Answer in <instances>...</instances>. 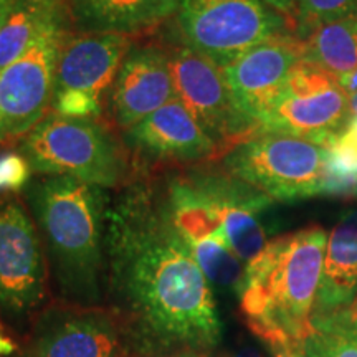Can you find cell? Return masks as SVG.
Segmentation results:
<instances>
[{"label":"cell","instance_id":"5b68a950","mask_svg":"<svg viewBox=\"0 0 357 357\" xmlns=\"http://www.w3.org/2000/svg\"><path fill=\"white\" fill-rule=\"evenodd\" d=\"M222 167L273 202L323 195L326 149L300 137L257 132L222 155Z\"/></svg>","mask_w":357,"mask_h":357},{"label":"cell","instance_id":"d6a6232c","mask_svg":"<svg viewBox=\"0 0 357 357\" xmlns=\"http://www.w3.org/2000/svg\"><path fill=\"white\" fill-rule=\"evenodd\" d=\"M342 314H344L346 318H349V319H354V321H357V310H346L344 312H342Z\"/></svg>","mask_w":357,"mask_h":357},{"label":"cell","instance_id":"1f68e13d","mask_svg":"<svg viewBox=\"0 0 357 357\" xmlns=\"http://www.w3.org/2000/svg\"><path fill=\"white\" fill-rule=\"evenodd\" d=\"M231 357H261L260 354L255 349H252V347H247V349H242L240 352H236L235 356Z\"/></svg>","mask_w":357,"mask_h":357},{"label":"cell","instance_id":"836d02e7","mask_svg":"<svg viewBox=\"0 0 357 357\" xmlns=\"http://www.w3.org/2000/svg\"><path fill=\"white\" fill-rule=\"evenodd\" d=\"M349 310H357V294H356V300H354V303H352V305H351Z\"/></svg>","mask_w":357,"mask_h":357},{"label":"cell","instance_id":"44dd1931","mask_svg":"<svg viewBox=\"0 0 357 357\" xmlns=\"http://www.w3.org/2000/svg\"><path fill=\"white\" fill-rule=\"evenodd\" d=\"M192 255L212 287L240 293L245 278V263L231 252L223 231H215L187 242Z\"/></svg>","mask_w":357,"mask_h":357},{"label":"cell","instance_id":"f546056e","mask_svg":"<svg viewBox=\"0 0 357 357\" xmlns=\"http://www.w3.org/2000/svg\"><path fill=\"white\" fill-rule=\"evenodd\" d=\"M17 0H0V29H2L3 22L7 20L8 13H10L13 3H15Z\"/></svg>","mask_w":357,"mask_h":357},{"label":"cell","instance_id":"4316f807","mask_svg":"<svg viewBox=\"0 0 357 357\" xmlns=\"http://www.w3.org/2000/svg\"><path fill=\"white\" fill-rule=\"evenodd\" d=\"M337 83L347 96L357 95V68L354 71H351V73L344 75V77L337 78Z\"/></svg>","mask_w":357,"mask_h":357},{"label":"cell","instance_id":"d6986e66","mask_svg":"<svg viewBox=\"0 0 357 357\" xmlns=\"http://www.w3.org/2000/svg\"><path fill=\"white\" fill-rule=\"evenodd\" d=\"M70 19L68 0H17L0 29V71L30 50L58 22Z\"/></svg>","mask_w":357,"mask_h":357},{"label":"cell","instance_id":"5bb4252c","mask_svg":"<svg viewBox=\"0 0 357 357\" xmlns=\"http://www.w3.org/2000/svg\"><path fill=\"white\" fill-rule=\"evenodd\" d=\"M301 60L303 42L294 33H284L253 47L223 66L222 73L240 111L260 124Z\"/></svg>","mask_w":357,"mask_h":357},{"label":"cell","instance_id":"52a82bcc","mask_svg":"<svg viewBox=\"0 0 357 357\" xmlns=\"http://www.w3.org/2000/svg\"><path fill=\"white\" fill-rule=\"evenodd\" d=\"M136 38L71 30L58 58L52 113L101 119L116 75Z\"/></svg>","mask_w":357,"mask_h":357},{"label":"cell","instance_id":"277c9868","mask_svg":"<svg viewBox=\"0 0 357 357\" xmlns=\"http://www.w3.org/2000/svg\"><path fill=\"white\" fill-rule=\"evenodd\" d=\"M19 153L38 176L73 177L102 189L128 182V147L101 119L50 111L22 137Z\"/></svg>","mask_w":357,"mask_h":357},{"label":"cell","instance_id":"f1b7e54d","mask_svg":"<svg viewBox=\"0 0 357 357\" xmlns=\"http://www.w3.org/2000/svg\"><path fill=\"white\" fill-rule=\"evenodd\" d=\"M349 109H351V121L347 124V129L357 134V95L349 96Z\"/></svg>","mask_w":357,"mask_h":357},{"label":"cell","instance_id":"6da1fadb","mask_svg":"<svg viewBox=\"0 0 357 357\" xmlns=\"http://www.w3.org/2000/svg\"><path fill=\"white\" fill-rule=\"evenodd\" d=\"M109 291L129 339L146 354L213 349L222 321L174 222L167 189L134 182L108 211Z\"/></svg>","mask_w":357,"mask_h":357},{"label":"cell","instance_id":"8992f818","mask_svg":"<svg viewBox=\"0 0 357 357\" xmlns=\"http://www.w3.org/2000/svg\"><path fill=\"white\" fill-rule=\"evenodd\" d=\"M174 22L182 42L220 68L266 40L293 33L287 17L263 0H181Z\"/></svg>","mask_w":357,"mask_h":357},{"label":"cell","instance_id":"603a6c76","mask_svg":"<svg viewBox=\"0 0 357 357\" xmlns=\"http://www.w3.org/2000/svg\"><path fill=\"white\" fill-rule=\"evenodd\" d=\"M311 326L303 342V357H357V321L341 312Z\"/></svg>","mask_w":357,"mask_h":357},{"label":"cell","instance_id":"ac0fdd59","mask_svg":"<svg viewBox=\"0 0 357 357\" xmlns=\"http://www.w3.org/2000/svg\"><path fill=\"white\" fill-rule=\"evenodd\" d=\"M357 291V211H347L329 234L311 323L349 310Z\"/></svg>","mask_w":357,"mask_h":357},{"label":"cell","instance_id":"9c48e42d","mask_svg":"<svg viewBox=\"0 0 357 357\" xmlns=\"http://www.w3.org/2000/svg\"><path fill=\"white\" fill-rule=\"evenodd\" d=\"M167 55L176 98L217 146L218 158L258 132V124L236 106L220 66L182 40Z\"/></svg>","mask_w":357,"mask_h":357},{"label":"cell","instance_id":"d4e9b609","mask_svg":"<svg viewBox=\"0 0 357 357\" xmlns=\"http://www.w3.org/2000/svg\"><path fill=\"white\" fill-rule=\"evenodd\" d=\"M32 167L19 151L0 153V195L19 194L30 184Z\"/></svg>","mask_w":357,"mask_h":357},{"label":"cell","instance_id":"e0dca14e","mask_svg":"<svg viewBox=\"0 0 357 357\" xmlns=\"http://www.w3.org/2000/svg\"><path fill=\"white\" fill-rule=\"evenodd\" d=\"M73 30L136 38L171 22L181 0H68Z\"/></svg>","mask_w":357,"mask_h":357},{"label":"cell","instance_id":"7402d4cb","mask_svg":"<svg viewBox=\"0 0 357 357\" xmlns=\"http://www.w3.org/2000/svg\"><path fill=\"white\" fill-rule=\"evenodd\" d=\"M324 149L323 195L357 199V134L346 128Z\"/></svg>","mask_w":357,"mask_h":357},{"label":"cell","instance_id":"30bf717a","mask_svg":"<svg viewBox=\"0 0 357 357\" xmlns=\"http://www.w3.org/2000/svg\"><path fill=\"white\" fill-rule=\"evenodd\" d=\"M71 30V19L58 22L0 71V144L22 139L52 111L58 58Z\"/></svg>","mask_w":357,"mask_h":357},{"label":"cell","instance_id":"2e32d148","mask_svg":"<svg viewBox=\"0 0 357 357\" xmlns=\"http://www.w3.org/2000/svg\"><path fill=\"white\" fill-rule=\"evenodd\" d=\"M124 146L153 162L200 164L218 149L177 98L124 131Z\"/></svg>","mask_w":357,"mask_h":357},{"label":"cell","instance_id":"484cf974","mask_svg":"<svg viewBox=\"0 0 357 357\" xmlns=\"http://www.w3.org/2000/svg\"><path fill=\"white\" fill-rule=\"evenodd\" d=\"M263 2L268 3L273 10H276L281 15L287 17L288 20H291L294 6H296V0H263ZM291 24V22H289Z\"/></svg>","mask_w":357,"mask_h":357},{"label":"cell","instance_id":"3957f363","mask_svg":"<svg viewBox=\"0 0 357 357\" xmlns=\"http://www.w3.org/2000/svg\"><path fill=\"white\" fill-rule=\"evenodd\" d=\"M326 245V230L311 225L276 236L245 266L238 298L250 328L265 344H303L310 336Z\"/></svg>","mask_w":357,"mask_h":357},{"label":"cell","instance_id":"ffe728a7","mask_svg":"<svg viewBox=\"0 0 357 357\" xmlns=\"http://www.w3.org/2000/svg\"><path fill=\"white\" fill-rule=\"evenodd\" d=\"M301 42L303 60L336 79L357 68V17H344L314 26Z\"/></svg>","mask_w":357,"mask_h":357},{"label":"cell","instance_id":"4fadbf2b","mask_svg":"<svg viewBox=\"0 0 357 357\" xmlns=\"http://www.w3.org/2000/svg\"><path fill=\"white\" fill-rule=\"evenodd\" d=\"M42 243L19 199L3 202L0 211V306L26 312L45 296Z\"/></svg>","mask_w":357,"mask_h":357},{"label":"cell","instance_id":"e575fe53","mask_svg":"<svg viewBox=\"0 0 357 357\" xmlns=\"http://www.w3.org/2000/svg\"><path fill=\"white\" fill-rule=\"evenodd\" d=\"M3 202H6V199H3L2 195H0V211H2V205H3Z\"/></svg>","mask_w":357,"mask_h":357},{"label":"cell","instance_id":"7a4b0ae2","mask_svg":"<svg viewBox=\"0 0 357 357\" xmlns=\"http://www.w3.org/2000/svg\"><path fill=\"white\" fill-rule=\"evenodd\" d=\"M26 200L65 296L83 306L100 301L109 211L106 189L73 177L42 176L26 185Z\"/></svg>","mask_w":357,"mask_h":357},{"label":"cell","instance_id":"cb8c5ba5","mask_svg":"<svg viewBox=\"0 0 357 357\" xmlns=\"http://www.w3.org/2000/svg\"><path fill=\"white\" fill-rule=\"evenodd\" d=\"M344 17H357V0H296L289 22L293 33L301 40L314 26Z\"/></svg>","mask_w":357,"mask_h":357},{"label":"cell","instance_id":"83f0119b","mask_svg":"<svg viewBox=\"0 0 357 357\" xmlns=\"http://www.w3.org/2000/svg\"><path fill=\"white\" fill-rule=\"evenodd\" d=\"M17 351V344L15 341L8 336L3 329L2 323H0V356H10Z\"/></svg>","mask_w":357,"mask_h":357},{"label":"cell","instance_id":"7c38bea8","mask_svg":"<svg viewBox=\"0 0 357 357\" xmlns=\"http://www.w3.org/2000/svg\"><path fill=\"white\" fill-rule=\"evenodd\" d=\"M128 337L114 310L52 307L35 326L33 357H126Z\"/></svg>","mask_w":357,"mask_h":357},{"label":"cell","instance_id":"9a60e30c","mask_svg":"<svg viewBox=\"0 0 357 357\" xmlns=\"http://www.w3.org/2000/svg\"><path fill=\"white\" fill-rule=\"evenodd\" d=\"M174 98L167 48L154 42H134L109 93L108 108L113 123L121 131H128Z\"/></svg>","mask_w":357,"mask_h":357},{"label":"cell","instance_id":"4dcf8cb0","mask_svg":"<svg viewBox=\"0 0 357 357\" xmlns=\"http://www.w3.org/2000/svg\"><path fill=\"white\" fill-rule=\"evenodd\" d=\"M166 357H205L204 352L200 351H192V349H187V351H178V352H174L171 356H166Z\"/></svg>","mask_w":357,"mask_h":357},{"label":"cell","instance_id":"ba28073f","mask_svg":"<svg viewBox=\"0 0 357 357\" xmlns=\"http://www.w3.org/2000/svg\"><path fill=\"white\" fill-rule=\"evenodd\" d=\"M351 121L349 96L337 79L301 60L289 73L283 91L258 124V132L300 137L326 147Z\"/></svg>","mask_w":357,"mask_h":357},{"label":"cell","instance_id":"8fae6325","mask_svg":"<svg viewBox=\"0 0 357 357\" xmlns=\"http://www.w3.org/2000/svg\"><path fill=\"white\" fill-rule=\"evenodd\" d=\"M182 177L220 223L231 252L245 266L255 260L268 243L258 215L273 200L222 166L199 167L182 174Z\"/></svg>","mask_w":357,"mask_h":357}]
</instances>
